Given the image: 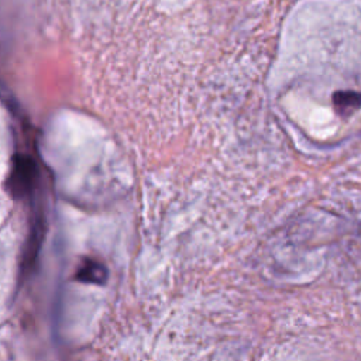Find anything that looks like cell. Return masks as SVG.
Segmentation results:
<instances>
[{
	"label": "cell",
	"instance_id": "obj_1",
	"mask_svg": "<svg viewBox=\"0 0 361 361\" xmlns=\"http://www.w3.org/2000/svg\"><path fill=\"white\" fill-rule=\"evenodd\" d=\"M10 188L18 199H27L32 209L39 206L41 169L38 159L32 152H17L14 169L10 179Z\"/></svg>",
	"mask_w": 361,
	"mask_h": 361
}]
</instances>
